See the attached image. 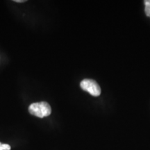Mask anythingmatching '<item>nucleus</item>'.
I'll return each mask as SVG.
<instances>
[{
  "label": "nucleus",
  "instance_id": "obj_1",
  "mask_svg": "<svg viewBox=\"0 0 150 150\" xmlns=\"http://www.w3.org/2000/svg\"><path fill=\"white\" fill-rule=\"evenodd\" d=\"M29 111L32 115L43 118L51 114L52 108L47 102H41L31 104L29 107Z\"/></svg>",
  "mask_w": 150,
  "mask_h": 150
},
{
  "label": "nucleus",
  "instance_id": "obj_2",
  "mask_svg": "<svg viewBox=\"0 0 150 150\" xmlns=\"http://www.w3.org/2000/svg\"><path fill=\"white\" fill-rule=\"evenodd\" d=\"M80 86L83 91L88 92L94 97H98L101 95V88L95 81L83 79L81 82Z\"/></svg>",
  "mask_w": 150,
  "mask_h": 150
},
{
  "label": "nucleus",
  "instance_id": "obj_3",
  "mask_svg": "<svg viewBox=\"0 0 150 150\" xmlns=\"http://www.w3.org/2000/svg\"><path fill=\"white\" fill-rule=\"evenodd\" d=\"M145 4V12L146 13V16L149 17L150 18V0H145L144 1Z\"/></svg>",
  "mask_w": 150,
  "mask_h": 150
},
{
  "label": "nucleus",
  "instance_id": "obj_4",
  "mask_svg": "<svg viewBox=\"0 0 150 150\" xmlns=\"http://www.w3.org/2000/svg\"><path fill=\"white\" fill-rule=\"evenodd\" d=\"M0 150H11V146L8 144H1L0 142Z\"/></svg>",
  "mask_w": 150,
  "mask_h": 150
},
{
  "label": "nucleus",
  "instance_id": "obj_5",
  "mask_svg": "<svg viewBox=\"0 0 150 150\" xmlns=\"http://www.w3.org/2000/svg\"><path fill=\"white\" fill-rule=\"evenodd\" d=\"M14 1H16V2H24L25 1H24V0H15Z\"/></svg>",
  "mask_w": 150,
  "mask_h": 150
}]
</instances>
